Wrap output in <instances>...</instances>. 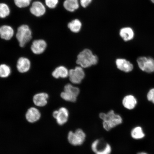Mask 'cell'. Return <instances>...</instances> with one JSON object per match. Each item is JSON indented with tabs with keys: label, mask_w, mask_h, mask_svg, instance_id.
Returning a JSON list of instances; mask_svg holds the SVG:
<instances>
[{
	"label": "cell",
	"mask_w": 154,
	"mask_h": 154,
	"mask_svg": "<svg viewBox=\"0 0 154 154\" xmlns=\"http://www.w3.org/2000/svg\"><path fill=\"white\" fill-rule=\"evenodd\" d=\"M100 118L103 120L104 129L107 131L122 124L123 119L120 115L115 113L113 110L107 113L101 112L99 115Z\"/></svg>",
	"instance_id": "cell-1"
},
{
	"label": "cell",
	"mask_w": 154,
	"mask_h": 154,
	"mask_svg": "<svg viewBox=\"0 0 154 154\" xmlns=\"http://www.w3.org/2000/svg\"><path fill=\"white\" fill-rule=\"evenodd\" d=\"M98 60L97 56L94 54L91 50L86 49L79 54L76 63L83 68H86L97 64Z\"/></svg>",
	"instance_id": "cell-2"
},
{
	"label": "cell",
	"mask_w": 154,
	"mask_h": 154,
	"mask_svg": "<svg viewBox=\"0 0 154 154\" xmlns=\"http://www.w3.org/2000/svg\"><path fill=\"white\" fill-rule=\"evenodd\" d=\"M16 38L21 47H24L32 38L31 30L28 25H22L19 27Z\"/></svg>",
	"instance_id": "cell-3"
},
{
	"label": "cell",
	"mask_w": 154,
	"mask_h": 154,
	"mask_svg": "<svg viewBox=\"0 0 154 154\" xmlns=\"http://www.w3.org/2000/svg\"><path fill=\"white\" fill-rule=\"evenodd\" d=\"M86 134L82 129L78 128L75 131H70L67 134V140L71 145L78 146L82 145L85 141Z\"/></svg>",
	"instance_id": "cell-4"
},
{
	"label": "cell",
	"mask_w": 154,
	"mask_h": 154,
	"mask_svg": "<svg viewBox=\"0 0 154 154\" xmlns=\"http://www.w3.org/2000/svg\"><path fill=\"white\" fill-rule=\"evenodd\" d=\"M80 92L79 88L69 84L64 86V91L61 92L60 96L65 101L74 103Z\"/></svg>",
	"instance_id": "cell-5"
},
{
	"label": "cell",
	"mask_w": 154,
	"mask_h": 154,
	"mask_svg": "<svg viewBox=\"0 0 154 154\" xmlns=\"http://www.w3.org/2000/svg\"><path fill=\"white\" fill-rule=\"evenodd\" d=\"M85 75L83 68L80 66H77L75 69L69 70L68 77L70 81L73 84H80Z\"/></svg>",
	"instance_id": "cell-6"
},
{
	"label": "cell",
	"mask_w": 154,
	"mask_h": 154,
	"mask_svg": "<svg viewBox=\"0 0 154 154\" xmlns=\"http://www.w3.org/2000/svg\"><path fill=\"white\" fill-rule=\"evenodd\" d=\"M137 62L139 68L147 73L154 72V60L150 57H140L138 58Z\"/></svg>",
	"instance_id": "cell-7"
},
{
	"label": "cell",
	"mask_w": 154,
	"mask_h": 154,
	"mask_svg": "<svg viewBox=\"0 0 154 154\" xmlns=\"http://www.w3.org/2000/svg\"><path fill=\"white\" fill-rule=\"evenodd\" d=\"M54 118L56 120L57 124L60 126L66 124L69 120V111L64 107L60 108L58 110L54 111L53 113Z\"/></svg>",
	"instance_id": "cell-8"
},
{
	"label": "cell",
	"mask_w": 154,
	"mask_h": 154,
	"mask_svg": "<svg viewBox=\"0 0 154 154\" xmlns=\"http://www.w3.org/2000/svg\"><path fill=\"white\" fill-rule=\"evenodd\" d=\"M47 43L43 39L34 40L31 46V50L32 53L36 55L41 54L45 51Z\"/></svg>",
	"instance_id": "cell-9"
},
{
	"label": "cell",
	"mask_w": 154,
	"mask_h": 154,
	"mask_svg": "<svg viewBox=\"0 0 154 154\" xmlns=\"http://www.w3.org/2000/svg\"><path fill=\"white\" fill-rule=\"evenodd\" d=\"M30 11L32 15L36 17L43 16L46 12L45 6L40 1H35L32 3Z\"/></svg>",
	"instance_id": "cell-10"
},
{
	"label": "cell",
	"mask_w": 154,
	"mask_h": 154,
	"mask_svg": "<svg viewBox=\"0 0 154 154\" xmlns=\"http://www.w3.org/2000/svg\"><path fill=\"white\" fill-rule=\"evenodd\" d=\"M116 64L119 70L125 72H129L134 69L133 65L129 61L124 59L119 58L116 61Z\"/></svg>",
	"instance_id": "cell-11"
},
{
	"label": "cell",
	"mask_w": 154,
	"mask_h": 154,
	"mask_svg": "<svg viewBox=\"0 0 154 154\" xmlns=\"http://www.w3.org/2000/svg\"><path fill=\"white\" fill-rule=\"evenodd\" d=\"M30 67V61L27 58L21 57L17 61V68L19 72L24 73L27 72L29 70Z\"/></svg>",
	"instance_id": "cell-12"
},
{
	"label": "cell",
	"mask_w": 154,
	"mask_h": 154,
	"mask_svg": "<svg viewBox=\"0 0 154 154\" xmlns=\"http://www.w3.org/2000/svg\"><path fill=\"white\" fill-rule=\"evenodd\" d=\"M26 120L29 122L34 123L39 120L41 117V113L36 108L32 107L26 112Z\"/></svg>",
	"instance_id": "cell-13"
},
{
	"label": "cell",
	"mask_w": 154,
	"mask_h": 154,
	"mask_svg": "<svg viewBox=\"0 0 154 154\" xmlns=\"http://www.w3.org/2000/svg\"><path fill=\"white\" fill-rule=\"evenodd\" d=\"M49 95L45 92H41L35 94L33 97L35 105L38 107H43L47 105Z\"/></svg>",
	"instance_id": "cell-14"
},
{
	"label": "cell",
	"mask_w": 154,
	"mask_h": 154,
	"mask_svg": "<svg viewBox=\"0 0 154 154\" xmlns=\"http://www.w3.org/2000/svg\"><path fill=\"white\" fill-rule=\"evenodd\" d=\"M14 35V30L10 26L4 25L0 27V37L6 40H11Z\"/></svg>",
	"instance_id": "cell-15"
},
{
	"label": "cell",
	"mask_w": 154,
	"mask_h": 154,
	"mask_svg": "<svg viewBox=\"0 0 154 154\" xmlns=\"http://www.w3.org/2000/svg\"><path fill=\"white\" fill-rule=\"evenodd\" d=\"M122 103L125 108L132 110L135 107L137 104V100L134 96L130 95L125 96L122 100Z\"/></svg>",
	"instance_id": "cell-16"
},
{
	"label": "cell",
	"mask_w": 154,
	"mask_h": 154,
	"mask_svg": "<svg viewBox=\"0 0 154 154\" xmlns=\"http://www.w3.org/2000/svg\"><path fill=\"white\" fill-rule=\"evenodd\" d=\"M69 70L66 67L63 66H59L56 68L53 71L52 75L55 79L59 78H66L69 76Z\"/></svg>",
	"instance_id": "cell-17"
},
{
	"label": "cell",
	"mask_w": 154,
	"mask_h": 154,
	"mask_svg": "<svg viewBox=\"0 0 154 154\" xmlns=\"http://www.w3.org/2000/svg\"><path fill=\"white\" fill-rule=\"evenodd\" d=\"M121 37L125 42L130 41L133 38L134 32L132 28L125 27L121 29L120 32Z\"/></svg>",
	"instance_id": "cell-18"
},
{
	"label": "cell",
	"mask_w": 154,
	"mask_h": 154,
	"mask_svg": "<svg viewBox=\"0 0 154 154\" xmlns=\"http://www.w3.org/2000/svg\"><path fill=\"white\" fill-rule=\"evenodd\" d=\"M63 5L66 10L70 12L75 11L79 7L78 0H65Z\"/></svg>",
	"instance_id": "cell-19"
},
{
	"label": "cell",
	"mask_w": 154,
	"mask_h": 154,
	"mask_svg": "<svg viewBox=\"0 0 154 154\" xmlns=\"http://www.w3.org/2000/svg\"><path fill=\"white\" fill-rule=\"evenodd\" d=\"M131 137L135 140H140L145 136L142 128L140 126H137L132 129L131 133Z\"/></svg>",
	"instance_id": "cell-20"
},
{
	"label": "cell",
	"mask_w": 154,
	"mask_h": 154,
	"mask_svg": "<svg viewBox=\"0 0 154 154\" xmlns=\"http://www.w3.org/2000/svg\"><path fill=\"white\" fill-rule=\"evenodd\" d=\"M82 26L80 21L78 19H76L69 23L68 27L71 31L77 33L80 32Z\"/></svg>",
	"instance_id": "cell-21"
},
{
	"label": "cell",
	"mask_w": 154,
	"mask_h": 154,
	"mask_svg": "<svg viewBox=\"0 0 154 154\" xmlns=\"http://www.w3.org/2000/svg\"><path fill=\"white\" fill-rule=\"evenodd\" d=\"M101 143L95 154H111L112 148L110 144L106 143L103 146H101Z\"/></svg>",
	"instance_id": "cell-22"
},
{
	"label": "cell",
	"mask_w": 154,
	"mask_h": 154,
	"mask_svg": "<svg viewBox=\"0 0 154 154\" xmlns=\"http://www.w3.org/2000/svg\"><path fill=\"white\" fill-rule=\"evenodd\" d=\"M11 73V67L5 64L0 65V77L5 78L8 77Z\"/></svg>",
	"instance_id": "cell-23"
},
{
	"label": "cell",
	"mask_w": 154,
	"mask_h": 154,
	"mask_svg": "<svg viewBox=\"0 0 154 154\" xmlns=\"http://www.w3.org/2000/svg\"><path fill=\"white\" fill-rule=\"evenodd\" d=\"M10 13V9L8 5L5 3H0V18H5Z\"/></svg>",
	"instance_id": "cell-24"
},
{
	"label": "cell",
	"mask_w": 154,
	"mask_h": 154,
	"mask_svg": "<svg viewBox=\"0 0 154 154\" xmlns=\"http://www.w3.org/2000/svg\"><path fill=\"white\" fill-rule=\"evenodd\" d=\"M32 0H14L15 4L19 8H23L30 4Z\"/></svg>",
	"instance_id": "cell-25"
},
{
	"label": "cell",
	"mask_w": 154,
	"mask_h": 154,
	"mask_svg": "<svg viewBox=\"0 0 154 154\" xmlns=\"http://www.w3.org/2000/svg\"><path fill=\"white\" fill-rule=\"evenodd\" d=\"M59 0H45L46 5L51 9L55 8L57 6Z\"/></svg>",
	"instance_id": "cell-26"
},
{
	"label": "cell",
	"mask_w": 154,
	"mask_h": 154,
	"mask_svg": "<svg viewBox=\"0 0 154 154\" xmlns=\"http://www.w3.org/2000/svg\"><path fill=\"white\" fill-rule=\"evenodd\" d=\"M101 143L100 140L99 139L96 140L92 142L91 145V149L94 153H95L97 151Z\"/></svg>",
	"instance_id": "cell-27"
},
{
	"label": "cell",
	"mask_w": 154,
	"mask_h": 154,
	"mask_svg": "<svg viewBox=\"0 0 154 154\" xmlns=\"http://www.w3.org/2000/svg\"><path fill=\"white\" fill-rule=\"evenodd\" d=\"M148 100L154 103V88L150 90L147 95Z\"/></svg>",
	"instance_id": "cell-28"
},
{
	"label": "cell",
	"mask_w": 154,
	"mask_h": 154,
	"mask_svg": "<svg viewBox=\"0 0 154 154\" xmlns=\"http://www.w3.org/2000/svg\"><path fill=\"white\" fill-rule=\"evenodd\" d=\"M81 5L83 7L86 8L91 3L92 0H80Z\"/></svg>",
	"instance_id": "cell-29"
},
{
	"label": "cell",
	"mask_w": 154,
	"mask_h": 154,
	"mask_svg": "<svg viewBox=\"0 0 154 154\" xmlns=\"http://www.w3.org/2000/svg\"><path fill=\"white\" fill-rule=\"evenodd\" d=\"M137 154H148L147 153H146L145 152H140V153H138Z\"/></svg>",
	"instance_id": "cell-30"
},
{
	"label": "cell",
	"mask_w": 154,
	"mask_h": 154,
	"mask_svg": "<svg viewBox=\"0 0 154 154\" xmlns=\"http://www.w3.org/2000/svg\"><path fill=\"white\" fill-rule=\"evenodd\" d=\"M151 1L152 2H153V3H154V0H151Z\"/></svg>",
	"instance_id": "cell-31"
}]
</instances>
